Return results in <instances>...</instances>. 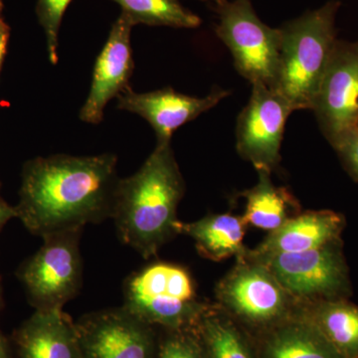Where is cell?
Segmentation results:
<instances>
[{
	"instance_id": "6da1fadb",
	"label": "cell",
	"mask_w": 358,
	"mask_h": 358,
	"mask_svg": "<svg viewBox=\"0 0 358 358\" xmlns=\"http://www.w3.org/2000/svg\"><path fill=\"white\" fill-rule=\"evenodd\" d=\"M114 154L39 157L23 176L16 214L42 237L112 218L120 178Z\"/></svg>"
},
{
	"instance_id": "7a4b0ae2",
	"label": "cell",
	"mask_w": 358,
	"mask_h": 358,
	"mask_svg": "<svg viewBox=\"0 0 358 358\" xmlns=\"http://www.w3.org/2000/svg\"><path fill=\"white\" fill-rule=\"evenodd\" d=\"M185 182L171 143H157L141 169L121 178L112 218L120 239L143 258L157 256L178 235V208Z\"/></svg>"
},
{
	"instance_id": "3957f363",
	"label": "cell",
	"mask_w": 358,
	"mask_h": 358,
	"mask_svg": "<svg viewBox=\"0 0 358 358\" xmlns=\"http://www.w3.org/2000/svg\"><path fill=\"white\" fill-rule=\"evenodd\" d=\"M338 0L287 21L280 27L281 50L272 89L294 110H313L315 96L336 46Z\"/></svg>"
},
{
	"instance_id": "277c9868",
	"label": "cell",
	"mask_w": 358,
	"mask_h": 358,
	"mask_svg": "<svg viewBox=\"0 0 358 358\" xmlns=\"http://www.w3.org/2000/svg\"><path fill=\"white\" fill-rule=\"evenodd\" d=\"M122 307L164 331L193 329L213 303L202 300L188 268L157 261L133 273L124 285Z\"/></svg>"
},
{
	"instance_id": "5b68a950",
	"label": "cell",
	"mask_w": 358,
	"mask_h": 358,
	"mask_svg": "<svg viewBox=\"0 0 358 358\" xmlns=\"http://www.w3.org/2000/svg\"><path fill=\"white\" fill-rule=\"evenodd\" d=\"M215 296L216 305L253 338L293 319L298 308L267 266L245 254L218 282Z\"/></svg>"
},
{
	"instance_id": "8992f818",
	"label": "cell",
	"mask_w": 358,
	"mask_h": 358,
	"mask_svg": "<svg viewBox=\"0 0 358 358\" xmlns=\"http://www.w3.org/2000/svg\"><path fill=\"white\" fill-rule=\"evenodd\" d=\"M212 6L218 17L216 35L232 54L237 72L251 84L273 88L279 70L280 28L264 23L251 0H220Z\"/></svg>"
},
{
	"instance_id": "52a82bcc",
	"label": "cell",
	"mask_w": 358,
	"mask_h": 358,
	"mask_svg": "<svg viewBox=\"0 0 358 358\" xmlns=\"http://www.w3.org/2000/svg\"><path fill=\"white\" fill-rule=\"evenodd\" d=\"M259 263L267 266L298 303L350 300L352 296V284L343 239L300 253L274 256Z\"/></svg>"
},
{
	"instance_id": "ba28073f",
	"label": "cell",
	"mask_w": 358,
	"mask_h": 358,
	"mask_svg": "<svg viewBox=\"0 0 358 358\" xmlns=\"http://www.w3.org/2000/svg\"><path fill=\"white\" fill-rule=\"evenodd\" d=\"M82 230L43 237V246L23 270V282L38 310L63 308L79 293L83 281L79 246Z\"/></svg>"
},
{
	"instance_id": "9c48e42d",
	"label": "cell",
	"mask_w": 358,
	"mask_h": 358,
	"mask_svg": "<svg viewBox=\"0 0 358 358\" xmlns=\"http://www.w3.org/2000/svg\"><path fill=\"white\" fill-rule=\"evenodd\" d=\"M252 86L249 102L238 117L237 152L257 171L272 173L281 162L285 126L294 110L267 85L255 83Z\"/></svg>"
},
{
	"instance_id": "30bf717a",
	"label": "cell",
	"mask_w": 358,
	"mask_h": 358,
	"mask_svg": "<svg viewBox=\"0 0 358 358\" xmlns=\"http://www.w3.org/2000/svg\"><path fill=\"white\" fill-rule=\"evenodd\" d=\"M75 327L82 358H157L155 327L124 307L90 313Z\"/></svg>"
},
{
	"instance_id": "8fae6325",
	"label": "cell",
	"mask_w": 358,
	"mask_h": 358,
	"mask_svg": "<svg viewBox=\"0 0 358 358\" xmlns=\"http://www.w3.org/2000/svg\"><path fill=\"white\" fill-rule=\"evenodd\" d=\"M329 143L358 127V40L338 39L313 110Z\"/></svg>"
},
{
	"instance_id": "7c38bea8",
	"label": "cell",
	"mask_w": 358,
	"mask_h": 358,
	"mask_svg": "<svg viewBox=\"0 0 358 358\" xmlns=\"http://www.w3.org/2000/svg\"><path fill=\"white\" fill-rule=\"evenodd\" d=\"M229 95V91L218 86L202 98L178 93L169 87L147 93H138L129 87L117 96V108L145 119L154 129L157 143H171L174 131Z\"/></svg>"
},
{
	"instance_id": "4fadbf2b",
	"label": "cell",
	"mask_w": 358,
	"mask_h": 358,
	"mask_svg": "<svg viewBox=\"0 0 358 358\" xmlns=\"http://www.w3.org/2000/svg\"><path fill=\"white\" fill-rule=\"evenodd\" d=\"M133 22L124 14L115 21L109 37L96 58L88 98L80 110V120L98 124L108 103L129 88L134 62L131 34Z\"/></svg>"
},
{
	"instance_id": "5bb4252c",
	"label": "cell",
	"mask_w": 358,
	"mask_h": 358,
	"mask_svg": "<svg viewBox=\"0 0 358 358\" xmlns=\"http://www.w3.org/2000/svg\"><path fill=\"white\" fill-rule=\"evenodd\" d=\"M346 221L341 213L331 210L301 212L289 218L245 256L262 262L282 254L300 253L343 239Z\"/></svg>"
},
{
	"instance_id": "9a60e30c",
	"label": "cell",
	"mask_w": 358,
	"mask_h": 358,
	"mask_svg": "<svg viewBox=\"0 0 358 358\" xmlns=\"http://www.w3.org/2000/svg\"><path fill=\"white\" fill-rule=\"evenodd\" d=\"M16 343L20 358H82L75 322L61 308L37 310Z\"/></svg>"
},
{
	"instance_id": "2e32d148",
	"label": "cell",
	"mask_w": 358,
	"mask_h": 358,
	"mask_svg": "<svg viewBox=\"0 0 358 358\" xmlns=\"http://www.w3.org/2000/svg\"><path fill=\"white\" fill-rule=\"evenodd\" d=\"M296 317L312 324L341 358H358V306L350 300L298 303Z\"/></svg>"
},
{
	"instance_id": "e0dca14e",
	"label": "cell",
	"mask_w": 358,
	"mask_h": 358,
	"mask_svg": "<svg viewBox=\"0 0 358 358\" xmlns=\"http://www.w3.org/2000/svg\"><path fill=\"white\" fill-rule=\"evenodd\" d=\"M257 358H341L322 334L294 317L254 338Z\"/></svg>"
},
{
	"instance_id": "ac0fdd59",
	"label": "cell",
	"mask_w": 358,
	"mask_h": 358,
	"mask_svg": "<svg viewBox=\"0 0 358 358\" xmlns=\"http://www.w3.org/2000/svg\"><path fill=\"white\" fill-rule=\"evenodd\" d=\"M247 224L242 216L232 213L210 214L194 222H179L178 234L192 238L195 248L205 259L221 262L243 256L247 249L244 236Z\"/></svg>"
},
{
	"instance_id": "d6986e66",
	"label": "cell",
	"mask_w": 358,
	"mask_h": 358,
	"mask_svg": "<svg viewBox=\"0 0 358 358\" xmlns=\"http://www.w3.org/2000/svg\"><path fill=\"white\" fill-rule=\"evenodd\" d=\"M257 171L259 174L257 185L239 194L246 200V208L242 217L247 225L270 233L301 213V205L286 187L273 183L272 173Z\"/></svg>"
},
{
	"instance_id": "ffe728a7",
	"label": "cell",
	"mask_w": 358,
	"mask_h": 358,
	"mask_svg": "<svg viewBox=\"0 0 358 358\" xmlns=\"http://www.w3.org/2000/svg\"><path fill=\"white\" fill-rule=\"evenodd\" d=\"M207 358H257L255 341L215 303L195 327Z\"/></svg>"
},
{
	"instance_id": "44dd1931",
	"label": "cell",
	"mask_w": 358,
	"mask_h": 358,
	"mask_svg": "<svg viewBox=\"0 0 358 358\" xmlns=\"http://www.w3.org/2000/svg\"><path fill=\"white\" fill-rule=\"evenodd\" d=\"M122 7L134 25L164 26L193 29L201 18L181 4L180 0H110Z\"/></svg>"
},
{
	"instance_id": "7402d4cb",
	"label": "cell",
	"mask_w": 358,
	"mask_h": 358,
	"mask_svg": "<svg viewBox=\"0 0 358 358\" xmlns=\"http://www.w3.org/2000/svg\"><path fill=\"white\" fill-rule=\"evenodd\" d=\"M157 358H207L196 329L164 331Z\"/></svg>"
},
{
	"instance_id": "603a6c76",
	"label": "cell",
	"mask_w": 358,
	"mask_h": 358,
	"mask_svg": "<svg viewBox=\"0 0 358 358\" xmlns=\"http://www.w3.org/2000/svg\"><path fill=\"white\" fill-rule=\"evenodd\" d=\"M73 0H38L36 13L46 36L47 51L51 64L58 62L59 31L68 6Z\"/></svg>"
},
{
	"instance_id": "cb8c5ba5",
	"label": "cell",
	"mask_w": 358,
	"mask_h": 358,
	"mask_svg": "<svg viewBox=\"0 0 358 358\" xmlns=\"http://www.w3.org/2000/svg\"><path fill=\"white\" fill-rule=\"evenodd\" d=\"M346 173L358 183V127L331 143Z\"/></svg>"
},
{
	"instance_id": "d4e9b609",
	"label": "cell",
	"mask_w": 358,
	"mask_h": 358,
	"mask_svg": "<svg viewBox=\"0 0 358 358\" xmlns=\"http://www.w3.org/2000/svg\"><path fill=\"white\" fill-rule=\"evenodd\" d=\"M7 42H8V28L4 24L0 28V67L6 53Z\"/></svg>"
},
{
	"instance_id": "484cf974",
	"label": "cell",
	"mask_w": 358,
	"mask_h": 358,
	"mask_svg": "<svg viewBox=\"0 0 358 358\" xmlns=\"http://www.w3.org/2000/svg\"><path fill=\"white\" fill-rule=\"evenodd\" d=\"M15 210L7 206V205L0 199V227H1L11 216L15 215Z\"/></svg>"
},
{
	"instance_id": "4316f807",
	"label": "cell",
	"mask_w": 358,
	"mask_h": 358,
	"mask_svg": "<svg viewBox=\"0 0 358 358\" xmlns=\"http://www.w3.org/2000/svg\"><path fill=\"white\" fill-rule=\"evenodd\" d=\"M0 355H6V345L1 338H0Z\"/></svg>"
},
{
	"instance_id": "83f0119b",
	"label": "cell",
	"mask_w": 358,
	"mask_h": 358,
	"mask_svg": "<svg viewBox=\"0 0 358 358\" xmlns=\"http://www.w3.org/2000/svg\"><path fill=\"white\" fill-rule=\"evenodd\" d=\"M1 13H2V2L1 0H0V28L2 27V26L4 25L3 21H2L1 18Z\"/></svg>"
},
{
	"instance_id": "f1b7e54d",
	"label": "cell",
	"mask_w": 358,
	"mask_h": 358,
	"mask_svg": "<svg viewBox=\"0 0 358 358\" xmlns=\"http://www.w3.org/2000/svg\"><path fill=\"white\" fill-rule=\"evenodd\" d=\"M199 1L209 2V3L214 4L217 3L220 0H199Z\"/></svg>"
},
{
	"instance_id": "f546056e",
	"label": "cell",
	"mask_w": 358,
	"mask_h": 358,
	"mask_svg": "<svg viewBox=\"0 0 358 358\" xmlns=\"http://www.w3.org/2000/svg\"><path fill=\"white\" fill-rule=\"evenodd\" d=\"M0 358H7L6 355H0Z\"/></svg>"
}]
</instances>
